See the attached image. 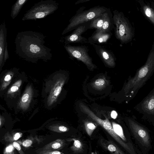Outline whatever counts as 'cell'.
<instances>
[{"label": "cell", "instance_id": "1", "mask_svg": "<svg viewBox=\"0 0 154 154\" xmlns=\"http://www.w3.org/2000/svg\"><path fill=\"white\" fill-rule=\"evenodd\" d=\"M45 36L32 31L17 33L15 40V53L26 60L36 62L38 60L46 61L51 59V50L44 45Z\"/></svg>", "mask_w": 154, "mask_h": 154}, {"label": "cell", "instance_id": "2", "mask_svg": "<svg viewBox=\"0 0 154 154\" xmlns=\"http://www.w3.org/2000/svg\"><path fill=\"white\" fill-rule=\"evenodd\" d=\"M154 72V42L144 64L137 71L123 88L125 95L132 98L150 78Z\"/></svg>", "mask_w": 154, "mask_h": 154}, {"label": "cell", "instance_id": "3", "mask_svg": "<svg viewBox=\"0 0 154 154\" xmlns=\"http://www.w3.org/2000/svg\"><path fill=\"white\" fill-rule=\"evenodd\" d=\"M126 122L135 143L142 152L147 154L152 149V141L149 130L135 119L128 118Z\"/></svg>", "mask_w": 154, "mask_h": 154}, {"label": "cell", "instance_id": "4", "mask_svg": "<svg viewBox=\"0 0 154 154\" xmlns=\"http://www.w3.org/2000/svg\"><path fill=\"white\" fill-rule=\"evenodd\" d=\"M85 8L84 6L82 7L76 11L75 14L69 20V23L63 31L62 35L75 29L82 24L91 21L95 17L105 12L108 9L99 5L84 10Z\"/></svg>", "mask_w": 154, "mask_h": 154}, {"label": "cell", "instance_id": "5", "mask_svg": "<svg viewBox=\"0 0 154 154\" xmlns=\"http://www.w3.org/2000/svg\"><path fill=\"white\" fill-rule=\"evenodd\" d=\"M115 25V35L121 44L127 43L131 41L134 34L133 27L122 12L117 10L113 11Z\"/></svg>", "mask_w": 154, "mask_h": 154}, {"label": "cell", "instance_id": "6", "mask_svg": "<svg viewBox=\"0 0 154 154\" xmlns=\"http://www.w3.org/2000/svg\"><path fill=\"white\" fill-rule=\"evenodd\" d=\"M59 4L53 0H42L35 3L26 11L22 20H36L45 18L54 13L58 8Z\"/></svg>", "mask_w": 154, "mask_h": 154}, {"label": "cell", "instance_id": "7", "mask_svg": "<svg viewBox=\"0 0 154 154\" xmlns=\"http://www.w3.org/2000/svg\"><path fill=\"white\" fill-rule=\"evenodd\" d=\"M83 112L107 131L128 154H138L136 151L132 149L124 142L116 134L111 123L108 119L106 118L105 119H100L96 116L88 107L84 109Z\"/></svg>", "mask_w": 154, "mask_h": 154}, {"label": "cell", "instance_id": "8", "mask_svg": "<svg viewBox=\"0 0 154 154\" xmlns=\"http://www.w3.org/2000/svg\"><path fill=\"white\" fill-rule=\"evenodd\" d=\"M70 58L75 59L83 63L90 70H93L97 66L92 62V59L88 54V47L85 45L74 46L70 44L64 45Z\"/></svg>", "mask_w": 154, "mask_h": 154}, {"label": "cell", "instance_id": "9", "mask_svg": "<svg viewBox=\"0 0 154 154\" xmlns=\"http://www.w3.org/2000/svg\"><path fill=\"white\" fill-rule=\"evenodd\" d=\"M134 108L154 127V88Z\"/></svg>", "mask_w": 154, "mask_h": 154}, {"label": "cell", "instance_id": "10", "mask_svg": "<svg viewBox=\"0 0 154 154\" xmlns=\"http://www.w3.org/2000/svg\"><path fill=\"white\" fill-rule=\"evenodd\" d=\"M91 22L81 25L71 34L61 38L60 41L63 42L64 45L72 43H88V39L82 36V35L89 29Z\"/></svg>", "mask_w": 154, "mask_h": 154}, {"label": "cell", "instance_id": "11", "mask_svg": "<svg viewBox=\"0 0 154 154\" xmlns=\"http://www.w3.org/2000/svg\"><path fill=\"white\" fill-rule=\"evenodd\" d=\"M96 54L104 64L109 67L113 68L116 65V58L110 50L100 45H92Z\"/></svg>", "mask_w": 154, "mask_h": 154}, {"label": "cell", "instance_id": "12", "mask_svg": "<svg viewBox=\"0 0 154 154\" xmlns=\"http://www.w3.org/2000/svg\"><path fill=\"white\" fill-rule=\"evenodd\" d=\"M112 35L111 32L96 30L88 38V43L91 45H100L106 43Z\"/></svg>", "mask_w": 154, "mask_h": 154}, {"label": "cell", "instance_id": "13", "mask_svg": "<svg viewBox=\"0 0 154 154\" xmlns=\"http://www.w3.org/2000/svg\"><path fill=\"white\" fill-rule=\"evenodd\" d=\"M7 31L5 21L0 25V67L1 68L4 63V54L7 42Z\"/></svg>", "mask_w": 154, "mask_h": 154}, {"label": "cell", "instance_id": "14", "mask_svg": "<svg viewBox=\"0 0 154 154\" xmlns=\"http://www.w3.org/2000/svg\"><path fill=\"white\" fill-rule=\"evenodd\" d=\"M65 82V80L63 79H60L57 82L48 97V105H52L56 101L61 93Z\"/></svg>", "mask_w": 154, "mask_h": 154}, {"label": "cell", "instance_id": "15", "mask_svg": "<svg viewBox=\"0 0 154 154\" xmlns=\"http://www.w3.org/2000/svg\"><path fill=\"white\" fill-rule=\"evenodd\" d=\"M115 28L114 22L113 15L109 8L106 12L104 21L100 30L103 31L110 32Z\"/></svg>", "mask_w": 154, "mask_h": 154}, {"label": "cell", "instance_id": "16", "mask_svg": "<svg viewBox=\"0 0 154 154\" xmlns=\"http://www.w3.org/2000/svg\"><path fill=\"white\" fill-rule=\"evenodd\" d=\"M101 144L103 147L113 154H127L111 141H102Z\"/></svg>", "mask_w": 154, "mask_h": 154}, {"label": "cell", "instance_id": "17", "mask_svg": "<svg viewBox=\"0 0 154 154\" xmlns=\"http://www.w3.org/2000/svg\"><path fill=\"white\" fill-rule=\"evenodd\" d=\"M106 12L97 16L91 21L89 29H95L96 30L101 29L105 19Z\"/></svg>", "mask_w": 154, "mask_h": 154}, {"label": "cell", "instance_id": "18", "mask_svg": "<svg viewBox=\"0 0 154 154\" xmlns=\"http://www.w3.org/2000/svg\"><path fill=\"white\" fill-rule=\"evenodd\" d=\"M141 6V10L144 16L154 25V9L145 4Z\"/></svg>", "mask_w": 154, "mask_h": 154}, {"label": "cell", "instance_id": "19", "mask_svg": "<svg viewBox=\"0 0 154 154\" xmlns=\"http://www.w3.org/2000/svg\"><path fill=\"white\" fill-rule=\"evenodd\" d=\"M28 1V0H18L13 5L11 13V16L13 19L17 17L22 7Z\"/></svg>", "mask_w": 154, "mask_h": 154}, {"label": "cell", "instance_id": "20", "mask_svg": "<svg viewBox=\"0 0 154 154\" xmlns=\"http://www.w3.org/2000/svg\"><path fill=\"white\" fill-rule=\"evenodd\" d=\"M109 83V81L107 80L105 77H102L95 80L91 85L94 89L101 90L105 88Z\"/></svg>", "mask_w": 154, "mask_h": 154}, {"label": "cell", "instance_id": "21", "mask_svg": "<svg viewBox=\"0 0 154 154\" xmlns=\"http://www.w3.org/2000/svg\"><path fill=\"white\" fill-rule=\"evenodd\" d=\"M74 141L73 146L72 147V150L76 153L81 152L83 151V145L82 142L78 139H72Z\"/></svg>", "mask_w": 154, "mask_h": 154}, {"label": "cell", "instance_id": "22", "mask_svg": "<svg viewBox=\"0 0 154 154\" xmlns=\"http://www.w3.org/2000/svg\"><path fill=\"white\" fill-rule=\"evenodd\" d=\"M84 126L86 131L89 136H91L96 128V126L93 122L89 121L84 122Z\"/></svg>", "mask_w": 154, "mask_h": 154}, {"label": "cell", "instance_id": "23", "mask_svg": "<svg viewBox=\"0 0 154 154\" xmlns=\"http://www.w3.org/2000/svg\"><path fill=\"white\" fill-rule=\"evenodd\" d=\"M22 82V80H19L16 81L8 91V93L10 94L17 91L21 85Z\"/></svg>", "mask_w": 154, "mask_h": 154}, {"label": "cell", "instance_id": "24", "mask_svg": "<svg viewBox=\"0 0 154 154\" xmlns=\"http://www.w3.org/2000/svg\"><path fill=\"white\" fill-rule=\"evenodd\" d=\"M9 58V56L8 50V43L6 44L4 54V63Z\"/></svg>", "mask_w": 154, "mask_h": 154}, {"label": "cell", "instance_id": "25", "mask_svg": "<svg viewBox=\"0 0 154 154\" xmlns=\"http://www.w3.org/2000/svg\"><path fill=\"white\" fill-rule=\"evenodd\" d=\"M29 97V95L27 93L24 94L23 96L21 101L23 103H26L28 100Z\"/></svg>", "mask_w": 154, "mask_h": 154}, {"label": "cell", "instance_id": "26", "mask_svg": "<svg viewBox=\"0 0 154 154\" xmlns=\"http://www.w3.org/2000/svg\"><path fill=\"white\" fill-rule=\"evenodd\" d=\"M32 143V141L29 140H25L23 143V145L25 146H29Z\"/></svg>", "mask_w": 154, "mask_h": 154}, {"label": "cell", "instance_id": "27", "mask_svg": "<svg viewBox=\"0 0 154 154\" xmlns=\"http://www.w3.org/2000/svg\"><path fill=\"white\" fill-rule=\"evenodd\" d=\"M10 74H8L5 77L4 80L5 82H9L11 79V76Z\"/></svg>", "mask_w": 154, "mask_h": 154}, {"label": "cell", "instance_id": "28", "mask_svg": "<svg viewBox=\"0 0 154 154\" xmlns=\"http://www.w3.org/2000/svg\"><path fill=\"white\" fill-rule=\"evenodd\" d=\"M59 129L60 131L63 132L66 131L68 130V129L67 127L63 125L60 126L59 127Z\"/></svg>", "mask_w": 154, "mask_h": 154}, {"label": "cell", "instance_id": "29", "mask_svg": "<svg viewBox=\"0 0 154 154\" xmlns=\"http://www.w3.org/2000/svg\"><path fill=\"white\" fill-rule=\"evenodd\" d=\"M61 146V144L59 143H56L53 144L52 145V147L54 149H57L60 148Z\"/></svg>", "mask_w": 154, "mask_h": 154}, {"label": "cell", "instance_id": "30", "mask_svg": "<svg viewBox=\"0 0 154 154\" xmlns=\"http://www.w3.org/2000/svg\"><path fill=\"white\" fill-rule=\"evenodd\" d=\"M117 113L115 111L113 110L111 112V117L113 119H116L117 118Z\"/></svg>", "mask_w": 154, "mask_h": 154}, {"label": "cell", "instance_id": "31", "mask_svg": "<svg viewBox=\"0 0 154 154\" xmlns=\"http://www.w3.org/2000/svg\"><path fill=\"white\" fill-rule=\"evenodd\" d=\"M14 146L18 150L21 149V147L19 144L17 142H14L13 143Z\"/></svg>", "mask_w": 154, "mask_h": 154}, {"label": "cell", "instance_id": "32", "mask_svg": "<svg viewBox=\"0 0 154 154\" xmlns=\"http://www.w3.org/2000/svg\"><path fill=\"white\" fill-rule=\"evenodd\" d=\"M90 1V0H79L77 1L76 2H75V4L77 5L81 3L87 2Z\"/></svg>", "mask_w": 154, "mask_h": 154}, {"label": "cell", "instance_id": "33", "mask_svg": "<svg viewBox=\"0 0 154 154\" xmlns=\"http://www.w3.org/2000/svg\"><path fill=\"white\" fill-rule=\"evenodd\" d=\"M13 147L12 146L10 145L7 147L6 151L8 152H11L13 150Z\"/></svg>", "mask_w": 154, "mask_h": 154}, {"label": "cell", "instance_id": "34", "mask_svg": "<svg viewBox=\"0 0 154 154\" xmlns=\"http://www.w3.org/2000/svg\"><path fill=\"white\" fill-rule=\"evenodd\" d=\"M20 137V135L19 133H16L15 135L14 139L15 140H17Z\"/></svg>", "mask_w": 154, "mask_h": 154}, {"label": "cell", "instance_id": "35", "mask_svg": "<svg viewBox=\"0 0 154 154\" xmlns=\"http://www.w3.org/2000/svg\"><path fill=\"white\" fill-rule=\"evenodd\" d=\"M52 154H61V153L59 151H54L52 152Z\"/></svg>", "mask_w": 154, "mask_h": 154}]
</instances>
